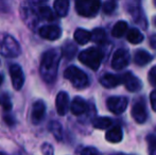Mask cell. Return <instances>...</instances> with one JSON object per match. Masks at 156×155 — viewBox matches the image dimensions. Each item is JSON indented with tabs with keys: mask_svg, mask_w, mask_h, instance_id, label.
Listing matches in <instances>:
<instances>
[{
	"mask_svg": "<svg viewBox=\"0 0 156 155\" xmlns=\"http://www.w3.org/2000/svg\"><path fill=\"white\" fill-rule=\"evenodd\" d=\"M100 83L105 88H114V87L118 86L122 83V77L107 73V75H104L100 79Z\"/></svg>",
	"mask_w": 156,
	"mask_h": 155,
	"instance_id": "15",
	"label": "cell"
},
{
	"mask_svg": "<svg viewBox=\"0 0 156 155\" xmlns=\"http://www.w3.org/2000/svg\"><path fill=\"white\" fill-rule=\"evenodd\" d=\"M20 14H21V17H23V20L25 21V23L29 28L34 29V28L38 25L39 16L32 5L23 4L20 9Z\"/></svg>",
	"mask_w": 156,
	"mask_h": 155,
	"instance_id": "6",
	"label": "cell"
},
{
	"mask_svg": "<svg viewBox=\"0 0 156 155\" xmlns=\"http://www.w3.org/2000/svg\"><path fill=\"white\" fill-rule=\"evenodd\" d=\"M107 108L113 114L120 115L126 110L127 99L124 97H112L107 100Z\"/></svg>",
	"mask_w": 156,
	"mask_h": 155,
	"instance_id": "9",
	"label": "cell"
},
{
	"mask_svg": "<svg viewBox=\"0 0 156 155\" xmlns=\"http://www.w3.org/2000/svg\"><path fill=\"white\" fill-rule=\"evenodd\" d=\"M64 77L67 79L76 88L83 89L88 86L89 80L87 75L83 70L76 66H69L64 71Z\"/></svg>",
	"mask_w": 156,
	"mask_h": 155,
	"instance_id": "3",
	"label": "cell"
},
{
	"mask_svg": "<svg viewBox=\"0 0 156 155\" xmlns=\"http://www.w3.org/2000/svg\"><path fill=\"white\" fill-rule=\"evenodd\" d=\"M132 117L134 118L137 123H144L148 118V113H147L146 104L142 101H138L134 104L132 108Z\"/></svg>",
	"mask_w": 156,
	"mask_h": 155,
	"instance_id": "12",
	"label": "cell"
},
{
	"mask_svg": "<svg viewBox=\"0 0 156 155\" xmlns=\"http://www.w3.org/2000/svg\"><path fill=\"white\" fill-rule=\"evenodd\" d=\"M149 81L156 86V66L151 69L150 73H149Z\"/></svg>",
	"mask_w": 156,
	"mask_h": 155,
	"instance_id": "33",
	"label": "cell"
},
{
	"mask_svg": "<svg viewBox=\"0 0 156 155\" xmlns=\"http://www.w3.org/2000/svg\"><path fill=\"white\" fill-rule=\"evenodd\" d=\"M37 14H38L39 18H43V19H46V20H54L55 16H54L53 12L52 10L49 8V6H41L37 11Z\"/></svg>",
	"mask_w": 156,
	"mask_h": 155,
	"instance_id": "25",
	"label": "cell"
},
{
	"mask_svg": "<svg viewBox=\"0 0 156 155\" xmlns=\"http://www.w3.org/2000/svg\"><path fill=\"white\" fill-rule=\"evenodd\" d=\"M90 41L97 44H104L106 41V33L101 28H97L90 33Z\"/></svg>",
	"mask_w": 156,
	"mask_h": 155,
	"instance_id": "23",
	"label": "cell"
},
{
	"mask_svg": "<svg viewBox=\"0 0 156 155\" xmlns=\"http://www.w3.org/2000/svg\"><path fill=\"white\" fill-rule=\"evenodd\" d=\"M116 6H117V4H116V2L114 1V0L106 1L103 4V12H104L105 14H112V13L116 10Z\"/></svg>",
	"mask_w": 156,
	"mask_h": 155,
	"instance_id": "29",
	"label": "cell"
},
{
	"mask_svg": "<svg viewBox=\"0 0 156 155\" xmlns=\"http://www.w3.org/2000/svg\"><path fill=\"white\" fill-rule=\"evenodd\" d=\"M9 72H10L12 85L14 87V89L19 90V89L23 88V83H25V75H23V71L21 69V67L17 64H13L10 66Z\"/></svg>",
	"mask_w": 156,
	"mask_h": 155,
	"instance_id": "8",
	"label": "cell"
},
{
	"mask_svg": "<svg viewBox=\"0 0 156 155\" xmlns=\"http://www.w3.org/2000/svg\"><path fill=\"white\" fill-rule=\"evenodd\" d=\"M46 116V104L44 101L38 100L34 102L31 110V120L34 124H39Z\"/></svg>",
	"mask_w": 156,
	"mask_h": 155,
	"instance_id": "10",
	"label": "cell"
},
{
	"mask_svg": "<svg viewBox=\"0 0 156 155\" xmlns=\"http://www.w3.org/2000/svg\"><path fill=\"white\" fill-rule=\"evenodd\" d=\"M93 125L99 130H106L112 125V119L108 117H98L94 120Z\"/></svg>",
	"mask_w": 156,
	"mask_h": 155,
	"instance_id": "24",
	"label": "cell"
},
{
	"mask_svg": "<svg viewBox=\"0 0 156 155\" xmlns=\"http://www.w3.org/2000/svg\"><path fill=\"white\" fill-rule=\"evenodd\" d=\"M153 23H154V26L156 27V17H154V19H153Z\"/></svg>",
	"mask_w": 156,
	"mask_h": 155,
	"instance_id": "39",
	"label": "cell"
},
{
	"mask_svg": "<svg viewBox=\"0 0 156 155\" xmlns=\"http://www.w3.org/2000/svg\"><path fill=\"white\" fill-rule=\"evenodd\" d=\"M147 141L149 143V152H150V155H156V137L153 136V135L148 136Z\"/></svg>",
	"mask_w": 156,
	"mask_h": 155,
	"instance_id": "30",
	"label": "cell"
},
{
	"mask_svg": "<svg viewBox=\"0 0 156 155\" xmlns=\"http://www.w3.org/2000/svg\"><path fill=\"white\" fill-rule=\"evenodd\" d=\"M126 38L131 44L137 45V44L141 43L144 37L139 30L136 29V28H133V29L129 30V32H127V34H126Z\"/></svg>",
	"mask_w": 156,
	"mask_h": 155,
	"instance_id": "21",
	"label": "cell"
},
{
	"mask_svg": "<svg viewBox=\"0 0 156 155\" xmlns=\"http://www.w3.org/2000/svg\"><path fill=\"white\" fill-rule=\"evenodd\" d=\"M41 150L44 155H53V147L48 143H43Z\"/></svg>",
	"mask_w": 156,
	"mask_h": 155,
	"instance_id": "31",
	"label": "cell"
},
{
	"mask_svg": "<svg viewBox=\"0 0 156 155\" xmlns=\"http://www.w3.org/2000/svg\"><path fill=\"white\" fill-rule=\"evenodd\" d=\"M74 41L79 45H85L90 41V32L84 29H76L74 32Z\"/></svg>",
	"mask_w": 156,
	"mask_h": 155,
	"instance_id": "20",
	"label": "cell"
},
{
	"mask_svg": "<svg viewBox=\"0 0 156 155\" xmlns=\"http://www.w3.org/2000/svg\"><path fill=\"white\" fill-rule=\"evenodd\" d=\"M114 155H126V154H121V153H119V154H114Z\"/></svg>",
	"mask_w": 156,
	"mask_h": 155,
	"instance_id": "40",
	"label": "cell"
},
{
	"mask_svg": "<svg viewBox=\"0 0 156 155\" xmlns=\"http://www.w3.org/2000/svg\"><path fill=\"white\" fill-rule=\"evenodd\" d=\"M3 118H4V121H5L6 123L9 124V125H13V124L15 123V118L13 117L11 114L5 115V116H4Z\"/></svg>",
	"mask_w": 156,
	"mask_h": 155,
	"instance_id": "35",
	"label": "cell"
},
{
	"mask_svg": "<svg viewBox=\"0 0 156 155\" xmlns=\"http://www.w3.org/2000/svg\"><path fill=\"white\" fill-rule=\"evenodd\" d=\"M101 0H76V10L84 17H94L99 13Z\"/></svg>",
	"mask_w": 156,
	"mask_h": 155,
	"instance_id": "5",
	"label": "cell"
},
{
	"mask_svg": "<svg viewBox=\"0 0 156 155\" xmlns=\"http://www.w3.org/2000/svg\"><path fill=\"white\" fill-rule=\"evenodd\" d=\"M79 60L85 66L96 71L99 69L103 60V53L98 48H88L86 50H83L79 54Z\"/></svg>",
	"mask_w": 156,
	"mask_h": 155,
	"instance_id": "2",
	"label": "cell"
},
{
	"mask_svg": "<svg viewBox=\"0 0 156 155\" xmlns=\"http://www.w3.org/2000/svg\"><path fill=\"white\" fill-rule=\"evenodd\" d=\"M0 105L2 106L5 112H10L12 110V102H11V98L10 96L6 93L0 95Z\"/></svg>",
	"mask_w": 156,
	"mask_h": 155,
	"instance_id": "28",
	"label": "cell"
},
{
	"mask_svg": "<svg viewBox=\"0 0 156 155\" xmlns=\"http://www.w3.org/2000/svg\"><path fill=\"white\" fill-rule=\"evenodd\" d=\"M150 45L153 49L156 50V34H153V35L150 37Z\"/></svg>",
	"mask_w": 156,
	"mask_h": 155,
	"instance_id": "36",
	"label": "cell"
},
{
	"mask_svg": "<svg viewBox=\"0 0 156 155\" xmlns=\"http://www.w3.org/2000/svg\"><path fill=\"white\" fill-rule=\"evenodd\" d=\"M121 77H122V83H123L125 88H126L129 91L135 93V91L140 90L142 84H141V81H140L137 77L132 75L131 72L124 73V75L121 76Z\"/></svg>",
	"mask_w": 156,
	"mask_h": 155,
	"instance_id": "11",
	"label": "cell"
},
{
	"mask_svg": "<svg viewBox=\"0 0 156 155\" xmlns=\"http://www.w3.org/2000/svg\"><path fill=\"white\" fill-rule=\"evenodd\" d=\"M129 63V54L126 50L118 49L114 53L113 58H112V67L115 70H121L124 69Z\"/></svg>",
	"mask_w": 156,
	"mask_h": 155,
	"instance_id": "7",
	"label": "cell"
},
{
	"mask_svg": "<svg viewBox=\"0 0 156 155\" xmlns=\"http://www.w3.org/2000/svg\"><path fill=\"white\" fill-rule=\"evenodd\" d=\"M55 106L58 115H61V116L66 115V113L68 112V108H69V96L66 91H60L58 93L55 100Z\"/></svg>",
	"mask_w": 156,
	"mask_h": 155,
	"instance_id": "14",
	"label": "cell"
},
{
	"mask_svg": "<svg viewBox=\"0 0 156 155\" xmlns=\"http://www.w3.org/2000/svg\"><path fill=\"white\" fill-rule=\"evenodd\" d=\"M150 101H151V105L154 112H156V89L153 90L150 95Z\"/></svg>",
	"mask_w": 156,
	"mask_h": 155,
	"instance_id": "34",
	"label": "cell"
},
{
	"mask_svg": "<svg viewBox=\"0 0 156 155\" xmlns=\"http://www.w3.org/2000/svg\"><path fill=\"white\" fill-rule=\"evenodd\" d=\"M123 137V133L120 126H114L113 129H109L105 134V138L107 141L112 143H118L122 140Z\"/></svg>",
	"mask_w": 156,
	"mask_h": 155,
	"instance_id": "18",
	"label": "cell"
},
{
	"mask_svg": "<svg viewBox=\"0 0 156 155\" xmlns=\"http://www.w3.org/2000/svg\"><path fill=\"white\" fill-rule=\"evenodd\" d=\"M2 83H3V76L0 75V85H1Z\"/></svg>",
	"mask_w": 156,
	"mask_h": 155,
	"instance_id": "38",
	"label": "cell"
},
{
	"mask_svg": "<svg viewBox=\"0 0 156 155\" xmlns=\"http://www.w3.org/2000/svg\"><path fill=\"white\" fill-rule=\"evenodd\" d=\"M20 52V45L13 36L5 35L0 41V53L5 58H17Z\"/></svg>",
	"mask_w": 156,
	"mask_h": 155,
	"instance_id": "4",
	"label": "cell"
},
{
	"mask_svg": "<svg viewBox=\"0 0 156 155\" xmlns=\"http://www.w3.org/2000/svg\"><path fill=\"white\" fill-rule=\"evenodd\" d=\"M39 35L47 41H56L61 37L62 30L58 26H45L39 29Z\"/></svg>",
	"mask_w": 156,
	"mask_h": 155,
	"instance_id": "13",
	"label": "cell"
},
{
	"mask_svg": "<svg viewBox=\"0 0 156 155\" xmlns=\"http://www.w3.org/2000/svg\"><path fill=\"white\" fill-rule=\"evenodd\" d=\"M0 155H5V154H4V153H0Z\"/></svg>",
	"mask_w": 156,
	"mask_h": 155,
	"instance_id": "41",
	"label": "cell"
},
{
	"mask_svg": "<svg viewBox=\"0 0 156 155\" xmlns=\"http://www.w3.org/2000/svg\"><path fill=\"white\" fill-rule=\"evenodd\" d=\"M81 155H101V153L97 149H94V148L88 147V148H85V149L83 150Z\"/></svg>",
	"mask_w": 156,
	"mask_h": 155,
	"instance_id": "32",
	"label": "cell"
},
{
	"mask_svg": "<svg viewBox=\"0 0 156 155\" xmlns=\"http://www.w3.org/2000/svg\"><path fill=\"white\" fill-rule=\"evenodd\" d=\"M30 2H32V3H41V2H43V1H45V0H29Z\"/></svg>",
	"mask_w": 156,
	"mask_h": 155,
	"instance_id": "37",
	"label": "cell"
},
{
	"mask_svg": "<svg viewBox=\"0 0 156 155\" xmlns=\"http://www.w3.org/2000/svg\"><path fill=\"white\" fill-rule=\"evenodd\" d=\"M70 110H71L72 114L76 115V116H80V115L84 114L87 110L86 101L81 97H76L73 99V101L71 102Z\"/></svg>",
	"mask_w": 156,
	"mask_h": 155,
	"instance_id": "16",
	"label": "cell"
},
{
	"mask_svg": "<svg viewBox=\"0 0 156 155\" xmlns=\"http://www.w3.org/2000/svg\"><path fill=\"white\" fill-rule=\"evenodd\" d=\"M153 60V56L146 50H137L134 55V63L138 66H146Z\"/></svg>",
	"mask_w": 156,
	"mask_h": 155,
	"instance_id": "17",
	"label": "cell"
},
{
	"mask_svg": "<svg viewBox=\"0 0 156 155\" xmlns=\"http://www.w3.org/2000/svg\"><path fill=\"white\" fill-rule=\"evenodd\" d=\"M49 129L50 132L53 134V136L55 137L58 140H61L63 136V130H62V125L61 123H58V121H52L49 124Z\"/></svg>",
	"mask_w": 156,
	"mask_h": 155,
	"instance_id": "27",
	"label": "cell"
},
{
	"mask_svg": "<svg viewBox=\"0 0 156 155\" xmlns=\"http://www.w3.org/2000/svg\"><path fill=\"white\" fill-rule=\"evenodd\" d=\"M127 31V23L123 20H120L114 26L112 30V35L114 37H122Z\"/></svg>",
	"mask_w": 156,
	"mask_h": 155,
	"instance_id": "22",
	"label": "cell"
},
{
	"mask_svg": "<svg viewBox=\"0 0 156 155\" xmlns=\"http://www.w3.org/2000/svg\"><path fill=\"white\" fill-rule=\"evenodd\" d=\"M53 6L56 14L61 17H64L68 14V11H69V0H55Z\"/></svg>",
	"mask_w": 156,
	"mask_h": 155,
	"instance_id": "19",
	"label": "cell"
},
{
	"mask_svg": "<svg viewBox=\"0 0 156 155\" xmlns=\"http://www.w3.org/2000/svg\"><path fill=\"white\" fill-rule=\"evenodd\" d=\"M0 64H1V63H0Z\"/></svg>",
	"mask_w": 156,
	"mask_h": 155,
	"instance_id": "43",
	"label": "cell"
},
{
	"mask_svg": "<svg viewBox=\"0 0 156 155\" xmlns=\"http://www.w3.org/2000/svg\"><path fill=\"white\" fill-rule=\"evenodd\" d=\"M62 51L58 49H51L45 52L41 58L39 72L41 79L47 83H52L58 75V65H60Z\"/></svg>",
	"mask_w": 156,
	"mask_h": 155,
	"instance_id": "1",
	"label": "cell"
},
{
	"mask_svg": "<svg viewBox=\"0 0 156 155\" xmlns=\"http://www.w3.org/2000/svg\"><path fill=\"white\" fill-rule=\"evenodd\" d=\"M76 47L71 41H67V43L64 45V47L62 49V54L67 58H72L76 55Z\"/></svg>",
	"mask_w": 156,
	"mask_h": 155,
	"instance_id": "26",
	"label": "cell"
},
{
	"mask_svg": "<svg viewBox=\"0 0 156 155\" xmlns=\"http://www.w3.org/2000/svg\"><path fill=\"white\" fill-rule=\"evenodd\" d=\"M154 4H155V5H156V0H154Z\"/></svg>",
	"mask_w": 156,
	"mask_h": 155,
	"instance_id": "42",
	"label": "cell"
}]
</instances>
